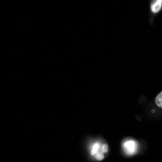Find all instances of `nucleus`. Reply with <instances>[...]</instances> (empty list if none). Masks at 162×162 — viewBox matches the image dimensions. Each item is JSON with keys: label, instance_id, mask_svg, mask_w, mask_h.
Here are the masks:
<instances>
[{"label": "nucleus", "instance_id": "4", "mask_svg": "<svg viewBox=\"0 0 162 162\" xmlns=\"http://www.w3.org/2000/svg\"><path fill=\"white\" fill-rule=\"evenodd\" d=\"M95 157L98 160H100L104 159V156L102 153L100 152H98L96 154Z\"/></svg>", "mask_w": 162, "mask_h": 162}, {"label": "nucleus", "instance_id": "3", "mask_svg": "<svg viewBox=\"0 0 162 162\" xmlns=\"http://www.w3.org/2000/svg\"><path fill=\"white\" fill-rule=\"evenodd\" d=\"M155 102L158 106L162 108V91L156 97Z\"/></svg>", "mask_w": 162, "mask_h": 162}, {"label": "nucleus", "instance_id": "1", "mask_svg": "<svg viewBox=\"0 0 162 162\" xmlns=\"http://www.w3.org/2000/svg\"><path fill=\"white\" fill-rule=\"evenodd\" d=\"M149 7V22L152 25L155 16L162 10V0H150Z\"/></svg>", "mask_w": 162, "mask_h": 162}, {"label": "nucleus", "instance_id": "2", "mask_svg": "<svg viewBox=\"0 0 162 162\" xmlns=\"http://www.w3.org/2000/svg\"><path fill=\"white\" fill-rule=\"evenodd\" d=\"M123 147L124 151L127 154L132 155L136 152L137 146L136 142L133 140H129L123 143Z\"/></svg>", "mask_w": 162, "mask_h": 162}, {"label": "nucleus", "instance_id": "5", "mask_svg": "<svg viewBox=\"0 0 162 162\" xmlns=\"http://www.w3.org/2000/svg\"><path fill=\"white\" fill-rule=\"evenodd\" d=\"M101 151L103 153H106L108 151V146L106 144H103L102 146Z\"/></svg>", "mask_w": 162, "mask_h": 162}, {"label": "nucleus", "instance_id": "6", "mask_svg": "<svg viewBox=\"0 0 162 162\" xmlns=\"http://www.w3.org/2000/svg\"><path fill=\"white\" fill-rule=\"evenodd\" d=\"M100 147V146L99 144L98 143H95V144L93 146V148L94 149H95V150L97 151L98 149Z\"/></svg>", "mask_w": 162, "mask_h": 162}]
</instances>
